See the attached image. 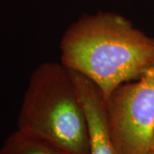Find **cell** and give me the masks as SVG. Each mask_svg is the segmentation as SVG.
<instances>
[{
  "label": "cell",
  "mask_w": 154,
  "mask_h": 154,
  "mask_svg": "<svg viewBox=\"0 0 154 154\" xmlns=\"http://www.w3.org/2000/svg\"><path fill=\"white\" fill-rule=\"evenodd\" d=\"M147 154H154V151H152V150H151V151H150V152H149Z\"/></svg>",
  "instance_id": "52a82bcc"
},
{
  "label": "cell",
  "mask_w": 154,
  "mask_h": 154,
  "mask_svg": "<svg viewBox=\"0 0 154 154\" xmlns=\"http://www.w3.org/2000/svg\"><path fill=\"white\" fill-rule=\"evenodd\" d=\"M151 150L154 151V135H153V140H152V149H151Z\"/></svg>",
  "instance_id": "8992f818"
},
{
  "label": "cell",
  "mask_w": 154,
  "mask_h": 154,
  "mask_svg": "<svg viewBox=\"0 0 154 154\" xmlns=\"http://www.w3.org/2000/svg\"><path fill=\"white\" fill-rule=\"evenodd\" d=\"M17 128L44 138L70 154H90L86 113L71 71L45 62L30 75Z\"/></svg>",
  "instance_id": "7a4b0ae2"
},
{
  "label": "cell",
  "mask_w": 154,
  "mask_h": 154,
  "mask_svg": "<svg viewBox=\"0 0 154 154\" xmlns=\"http://www.w3.org/2000/svg\"><path fill=\"white\" fill-rule=\"evenodd\" d=\"M61 63L91 80L105 99L119 85L154 68V38L119 14L84 15L64 32Z\"/></svg>",
  "instance_id": "6da1fadb"
},
{
  "label": "cell",
  "mask_w": 154,
  "mask_h": 154,
  "mask_svg": "<svg viewBox=\"0 0 154 154\" xmlns=\"http://www.w3.org/2000/svg\"><path fill=\"white\" fill-rule=\"evenodd\" d=\"M0 154H70L35 134L17 128L6 138Z\"/></svg>",
  "instance_id": "5b68a950"
},
{
  "label": "cell",
  "mask_w": 154,
  "mask_h": 154,
  "mask_svg": "<svg viewBox=\"0 0 154 154\" xmlns=\"http://www.w3.org/2000/svg\"><path fill=\"white\" fill-rule=\"evenodd\" d=\"M110 134L118 154H147L154 135V68L119 85L105 99Z\"/></svg>",
  "instance_id": "3957f363"
},
{
  "label": "cell",
  "mask_w": 154,
  "mask_h": 154,
  "mask_svg": "<svg viewBox=\"0 0 154 154\" xmlns=\"http://www.w3.org/2000/svg\"><path fill=\"white\" fill-rule=\"evenodd\" d=\"M70 71L86 113L90 154H118L110 134L102 91L83 75Z\"/></svg>",
  "instance_id": "277c9868"
}]
</instances>
